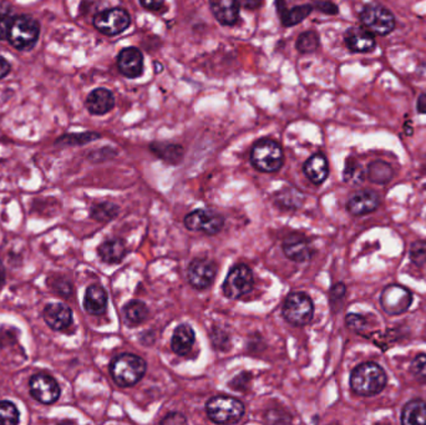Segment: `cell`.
Wrapping results in <instances>:
<instances>
[{
	"mask_svg": "<svg viewBox=\"0 0 426 425\" xmlns=\"http://www.w3.org/2000/svg\"><path fill=\"white\" fill-rule=\"evenodd\" d=\"M19 423V412L12 401H0V424L14 425Z\"/></svg>",
	"mask_w": 426,
	"mask_h": 425,
	"instance_id": "obj_32",
	"label": "cell"
},
{
	"mask_svg": "<svg viewBox=\"0 0 426 425\" xmlns=\"http://www.w3.org/2000/svg\"><path fill=\"white\" fill-rule=\"evenodd\" d=\"M211 10L222 26H235L240 18V4L237 0H210Z\"/></svg>",
	"mask_w": 426,
	"mask_h": 425,
	"instance_id": "obj_17",
	"label": "cell"
},
{
	"mask_svg": "<svg viewBox=\"0 0 426 425\" xmlns=\"http://www.w3.org/2000/svg\"><path fill=\"white\" fill-rule=\"evenodd\" d=\"M84 308L93 316H101L107 308V293L99 284H93L87 288L84 297Z\"/></svg>",
	"mask_w": 426,
	"mask_h": 425,
	"instance_id": "obj_21",
	"label": "cell"
},
{
	"mask_svg": "<svg viewBox=\"0 0 426 425\" xmlns=\"http://www.w3.org/2000/svg\"><path fill=\"white\" fill-rule=\"evenodd\" d=\"M362 24L371 34L388 35L396 28V18L388 9L380 6H368L359 15Z\"/></svg>",
	"mask_w": 426,
	"mask_h": 425,
	"instance_id": "obj_8",
	"label": "cell"
},
{
	"mask_svg": "<svg viewBox=\"0 0 426 425\" xmlns=\"http://www.w3.org/2000/svg\"><path fill=\"white\" fill-rule=\"evenodd\" d=\"M411 373L421 381H426V354H419L414 358L410 367Z\"/></svg>",
	"mask_w": 426,
	"mask_h": 425,
	"instance_id": "obj_34",
	"label": "cell"
},
{
	"mask_svg": "<svg viewBox=\"0 0 426 425\" xmlns=\"http://www.w3.org/2000/svg\"><path fill=\"white\" fill-rule=\"evenodd\" d=\"M151 150L170 163H179L184 156V149L179 145L152 144Z\"/></svg>",
	"mask_w": 426,
	"mask_h": 425,
	"instance_id": "obj_29",
	"label": "cell"
},
{
	"mask_svg": "<svg viewBox=\"0 0 426 425\" xmlns=\"http://www.w3.org/2000/svg\"><path fill=\"white\" fill-rule=\"evenodd\" d=\"M416 109L420 114H426V94L420 95V98L418 99Z\"/></svg>",
	"mask_w": 426,
	"mask_h": 425,
	"instance_id": "obj_45",
	"label": "cell"
},
{
	"mask_svg": "<svg viewBox=\"0 0 426 425\" xmlns=\"http://www.w3.org/2000/svg\"><path fill=\"white\" fill-rule=\"evenodd\" d=\"M380 205L379 195L371 190H363L353 195L346 204L348 211L353 216H363L366 213L374 212Z\"/></svg>",
	"mask_w": 426,
	"mask_h": 425,
	"instance_id": "obj_15",
	"label": "cell"
},
{
	"mask_svg": "<svg viewBox=\"0 0 426 425\" xmlns=\"http://www.w3.org/2000/svg\"><path fill=\"white\" fill-rule=\"evenodd\" d=\"M240 7L248 9V10H256L262 6L263 0H237Z\"/></svg>",
	"mask_w": 426,
	"mask_h": 425,
	"instance_id": "obj_42",
	"label": "cell"
},
{
	"mask_svg": "<svg viewBox=\"0 0 426 425\" xmlns=\"http://www.w3.org/2000/svg\"><path fill=\"white\" fill-rule=\"evenodd\" d=\"M115 107V98L110 90L105 88L95 89L87 99V110L93 115H105Z\"/></svg>",
	"mask_w": 426,
	"mask_h": 425,
	"instance_id": "obj_19",
	"label": "cell"
},
{
	"mask_svg": "<svg viewBox=\"0 0 426 425\" xmlns=\"http://www.w3.org/2000/svg\"><path fill=\"white\" fill-rule=\"evenodd\" d=\"M9 71H10V65L4 57L0 55V79H3L4 76L8 75Z\"/></svg>",
	"mask_w": 426,
	"mask_h": 425,
	"instance_id": "obj_44",
	"label": "cell"
},
{
	"mask_svg": "<svg viewBox=\"0 0 426 425\" xmlns=\"http://www.w3.org/2000/svg\"><path fill=\"white\" fill-rule=\"evenodd\" d=\"M110 373L114 381L120 387H132L141 381L146 373V362L136 354L123 353L112 359Z\"/></svg>",
	"mask_w": 426,
	"mask_h": 425,
	"instance_id": "obj_2",
	"label": "cell"
},
{
	"mask_svg": "<svg viewBox=\"0 0 426 425\" xmlns=\"http://www.w3.org/2000/svg\"><path fill=\"white\" fill-rule=\"evenodd\" d=\"M402 423L405 425L426 424V403L424 400L414 399L404 406Z\"/></svg>",
	"mask_w": 426,
	"mask_h": 425,
	"instance_id": "obj_26",
	"label": "cell"
},
{
	"mask_svg": "<svg viewBox=\"0 0 426 425\" xmlns=\"http://www.w3.org/2000/svg\"><path fill=\"white\" fill-rule=\"evenodd\" d=\"M29 389L34 399L43 404H53L60 397V387L51 375L37 373L33 375L29 381Z\"/></svg>",
	"mask_w": 426,
	"mask_h": 425,
	"instance_id": "obj_12",
	"label": "cell"
},
{
	"mask_svg": "<svg viewBox=\"0 0 426 425\" xmlns=\"http://www.w3.org/2000/svg\"><path fill=\"white\" fill-rule=\"evenodd\" d=\"M314 7L321 12V13L329 14V15H335L339 12L338 7L332 3V1H328V0H319L314 4Z\"/></svg>",
	"mask_w": 426,
	"mask_h": 425,
	"instance_id": "obj_37",
	"label": "cell"
},
{
	"mask_svg": "<svg viewBox=\"0 0 426 425\" xmlns=\"http://www.w3.org/2000/svg\"><path fill=\"white\" fill-rule=\"evenodd\" d=\"M39 30L40 28L37 20L33 19L31 17L21 15L12 20L8 39L14 48L19 51H26L37 43Z\"/></svg>",
	"mask_w": 426,
	"mask_h": 425,
	"instance_id": "obj_7",
	"label": "cell"
},
{
	"mask_svg": "<svg viewBox=\"0 0 426 425\" xmlns=\"http://www.w3.org/2000/svg\"><path fill=\"white\" fill-rule=\"evenodd\" d=\"M318 46H319V35L314 30L303 33L296 39V51L303 54L314 53L318 49Z\"/></svg>",
	"mask_w": 426,
	"mask_h": 425,
	"instance_id": "obj_30",
	"label": "cell"
},
{
	"mask_svg": "<svg viewBox=\"0 0 426 425\" xmlns=\"http://www.w3.org/2000/svg\"><path fill=\"white\" fill-rule=\"evenodd\" d=\"M346 293V287H344V284L343 283H338V284H335L334 286L333 289H332V300H335V298H341Z\"/></svg>",
	"mask_w": 426,
	"mask_h": 425,
	"instance_id": "obj_43",
	"label": "cell"
},
{
	"mask_svg": "<svg viewBox=\"0 0 426 425\" xmlns=\"http://www.w3.org/2000/svg\"><path fill=\"white\" fill-rule=\"evenodd\" d=\"M283 252L294 262H307L312 258V251L308 242L296 235H290L283 241Z\"/></svg>",
	"mask_w": 426,
	"mask_h": 425,
	"instance_id": "obj_20",
	"label": "cell"
},
{
	"mask_svg": "<svg viewBox=\"0 0 426 425\" xmlns=\"http://www.w3.org/2000/svg\"><path fill=\"white\" fill-rule=\"evenodd\" d=\"M140 4L148 10L157 12L165 6V0H140Z\"/></svg>",
	"mask_w": 426,
	"mask_h": 425,
	"instance_id": "obj_41",
	"label": "cell"
},
{
	"mask_svg": "<svg viewBox=\"0 0 426 425\" xmlns=\"http://www.w3.org/2000/svg\"><path fill=\"white\" fill-rule=\"evenodd\" d=\"M346 325L349 328H352V329H355V331H360L365 325V320L362 316H359V314H349L348 317H346Z\"/></svg>",
	"mask_w": 426,
	"mask_h": 425,
	"instance_id": "obj_40",
	"label": "cell"
},
{
	"mask_svg": "<svg viewBox=\"0 0 426 425\" xmlns=\"http://www.w3.org/2000/svg\"><path fill=\"white\" fill-rule=\"evenodd\" d=\"M282 313L290 325L302 327L313 319L314 306L307 294L293 292L284 300Z\"/></svg>",
	"mask_w": 426,
	"mask_h": 425,
	"instance_id": "obj_5",
	"label": "cell"
},
{
	"mask_svg": "<svg viewBox=\"0 0 426 425\" xmlns=\"http://www.w3.org/2000/svg\"><path fill=\"white\" fill-rule=\"evenodd\" d=\"M120 73L129 79H136L143 73V55L141 51L134 46L125 48L118 57Z\"/></svg>",
	"mask_w": 426,
	"mask_h": 425,
	"instance_id": "obj_14",
	"label": "cell"
},
{
	"mask_svg": "<svg viewBox=\"0 0 426 425\" xmlns=\"http://www.w3.org/2000/svg\"><path fill=\"white\" fill-rule=\"evenodd\" d=\"M195 343V331L191 325H179L171 338V348L177 356H186L191 352Z\"/></svg>",
	"mask_w": 426,
	"mask_h": 425,
	"instance_id": "obj_24",
	"label": "cell"
},
{
	"mask_svg": "<svg viewBox=\"0 0 426 425\" xmlns=\"http://www.w3.org/2000/svg\"><path fill=\"white\" fill-rule=\"evenodd\" d=\"M348 49L354 53H371L375 49V39L371 33L362 28H350L346 34Z\"/></svg>",
	"mask_w": 426,
	"mask_h": 425,
	"instance_id": "obj_18",
	"label": "cell"
},
{
	"mask_svg": "<svg viewBox=\"0 0 426 425\" xmlns=\"http://www.w3.org/2000/svg\"><path fill=\"white\" fill-rule=\"evenodd\" d=\"M387 386V374L377 363H363L354 369L350 375L353 392L362 397L379 394Z\"/></svg>",
	"mask_w": 426,
	"mask_h": 425,
	"instance_id": "obj_1",
	"label": "cell"
},
{
	"mask_svg": "<svg viewBox=\"0 0 426 425\" xmlns=\"http://www.w3.org/2000/svg\"><path fill=\"white\" fill-rule=\"evenodd\" d=\"M251 163L260 172H277L283 166V150L277 141L262 138L252 147Z\"/></svg>",
	"mask_w": 426,
	"mask_h": 425,
	"instance_id": "obj_3",
	"label": "cell"
},
{
	"mask_svg": "<svg viewBox=\"0 0 426 425\" xmlns=\"http://www.w3.org/2000/svg\"><path fill=\"white\" fill-rule=\"evenodd\" d=\"M344 179H346V182H360V180H362V170L359 168V165L346 163Z\"/></svg>",
	"mask_w": 426,
	"mask_h": 425,
	"instance_id": "obj_35",
	"label": "cell"
},
{
	"mask_svg": "<svg viewBox=\"0 0 426 425\" xmlns=\"http://www.w3.org/2000/svg\"><path fill=\"white\" fill-rule=\"evenodd\" d=\"M125 320L131 327L143 323L148 317V308L141 300H131L124 307Z\"/></svg>",
	"mask_w": 426,
	"mask_h": 425,
	"instance_id": "obj_27",
	"label": "cell"
},
{
	"mask_svg": "<svg viewBox=\"0 0 426 425\" xmlns=\"http://www.w3.org/2000/svg\"><path fill=\"white\" fill-rule=\"evenodd\" d=\"M393 176H394V170L391 169L389 163L379 160V161H373L368 166V179L374 183L385 185L393 179Z\"/></svg>",
	"mask_w": 426,
	"mask_h": 425,
	"instance_id": "obj_28",
	"label": "cell"
},
{
	"mask_svg": "<svg viewBox=\"0 0 426 425\" xmlns=\"http://www.w3.org/2000/svg\"><path fill=\"white\" fill-rule=\"evenodd\" d=\"M131 26L130 14L123 8H112L98 14L94 18V26L100 33L114 37L124 33Z\"/></svg>",
	"mask_w": 426,
	"mask_h": 425,
	"instance_id": "obj_10",
	"label": "cell"
},
{
	"mask_svg": "<svg viewBox=\"0 0 426 425\" xmlns=\"http://www.w3.org/2000/svg\"><path fill=\"white\" fill-rule=\"evenodd\" d=\"M12 20L9 15L0 14V39H8L12 28Z\"/></svg>",
	"mask_w": 426,
	"mask_h": 425,
	"instance_id": "obj_38",
	"label": "cell"
},
{
	"mask_svg": "<svg viewBox=\"0 0 426 425\" xmlns=\"http://www.w3.org/2000/svg\"><path fill=\"white\" fill-rule=\"evenodd\" d=\"M413 302V296L407 288L399 284H391L383 291L380 303L384 311L390 316H398L407 312Z\"/></svg>",
	"mask_w": 426,
	"mask_h": 425,
	"instance_id": "obj_11",
	"label": "cell"
},
{
	"mask_svg": "<svg viewBox=\"0 0 426 425\" xmlns=\"http://www.w3.org/2000/svg\"><path fill=\"white\" fill-rule=\"evenodd\" d=\"M161 424H186L187 423V419H186L184 414L181 413H170L167 414L165 418L162 419L160 422Z\"/></svg>",
	"mask_w": 426,
	"mask_h": 425,
	"instance_id": "obj_39",
	"label": "cell"
},
{
	"mask_svg": "<svg viewBox=\"0 0 426 425\" xmlns=\"http://www.w3.org/2000/svg\"><path fill=\"white\" fill-rule=\"evenodd\" d=\"M303 171L308 177L309 181L313 182L314 185H321L327 180L329 175L327 159L321 154H315L305 161Z\"/></svg>",
	"mask_w": 426,
	"mask_h": 425,
	"instance_id": "obj_22",
	"label": "cell"
},
{
	"mask_svg": "<svg viewBox=\"0 0 426 425\" xmlns=\"http://www.w3.org/2000/svg\"><path fill=\"white\" fill-rule=\"evenodd\" d=\"M254 273L246 264H237L223 282V294L229 300H240L254 289Z\"/></svg>",
	"mask_w": 426,
	"mask_h": 425,
	"instance_id": "obj_6",
	"label": "cell"
},
{
	"mask_svg": "<svg viewBox=\"0 0 426 425\" xmlns=\"http://www.w3.org/2000/svg\"><path fill=\"white\" fill-rule=\"evenodd\" d=\"M283 1L284 0H277L276 6L278 10L279 18L284 26H296L305 18H308L310 13L313 12V6H309V4L287 9Z\"/></svg>",
	"mask_w": 426,
	"mask_h": 425,
	"instance_id": "obj_23",
	"label": "cell"
},
{
	"mask_svg": "<svg viewBox=\"0 0 426 425\" xmlns=\"http://www.w3.org/2000/svg\"><path fill=\"white\" fill-rule=\"evenodd\" d=\"M186 228L193 232H201L204 235H217L222 231L224 219L221 213L213 210L199 208L188 213L184 219Z\"/></svg>",
	"mask_w": 426,
	"mask_h": 425,
	"instance_id": "obj_9",
	"label": "cell"
},
{
	"mask_svg": "<svg viewBox=\"0 0 426 425\" xmlns=\"http://www.w3.org/2000/svg\"><path fill=\"white\" fill-rule=\"evenodd\" d=\"M44 320L54 331H64L73 323V312L62 303H50L43 312Z\"/></svg>",
	"mask_w": 426,
	"mask_h": 425,
	"instance_id": "obj_16",
	"label": "cell"
},
{
	"mask_svg": "<svg viewBox=\"0 0 426 425\" xmlns=\"http://www.w3.org/2000/svg\"><path fill=\"white\" fill-rule=\"evenodd\" d=\"M216 264L206 258H195L187 269V280L196 289H207L216 278Z\"/></svg>",
	"mask_w": 426,
	"mask_h": 425,
	"instance_id": "obj_13",
	"label": "cell"
},
{
	"mask_svg": "<svg viewBox=\"0 0 426 425\" xmlns=\"http://www.w3.org/2000/svg\"><path fill=\"white\" fill-rule=\"evenodd\" d=\"M98 252L104 262L115 264L121 262L126 256V244L121 238H110L100 244Z\"/></svg>",
	"mask_w": 426,
	"mask_h": 425,
	"instance_id": "obj_25",
	"label": "cell"
},
{
	"mask_svg": "<svg viewBox=\"0 0 426 425\" xmlns=\"http://www.w3.org/2000/svg\"><path fill=\"white\" fill-rule=\"evenodd\" d=\"M208 418L217 424L238 423L245 415V406L241 400L229 395H217L206 404Z\"/></svg>",
	"mask_w": 426,
	"mask_h": 425,
	"instance_id": "obj_4",
	"label": "cell"
},
{
	"mask_svg": "<svg viewBox=\"0 0 426 425\" xmlns=\"http://www.w3.org/2000/svg\"><path fill=\"white\" fill-rule=\"evenodd\" d=\"M118 207L110 202H103L91 208V217L99 222H107L118 216Z\"/></svg>",
	"mask_w": 426,
	"mask_h": 425,
	"instance_id": "obj_31",
	"label": "cell"
},
{
	"mask_svg": "<svg viewBox=\"0 0 426 425\" xmlns=\"http://www.w3.org/2000/svg\"><path fill=\"white\" fill-rule=\"evenodd\" d=\"M100 138V135H98V134L87 132V134L66 136V138H64L62 140H68V141H66L68 144H85V143H90L91 140H95V138Z\"/></svg>",
	"mask_w": 426,
	"mask_h": 425,
	"instance_id": "obj_36",
	"label": "cell"
},
{
	"mask_svg": "<svg viewBox=\"0 0 426 425\" xmlns=\"http://www.w3.org/2000/svg\"><path fill=\"white\" fill-rule=\"evenodd\" d=\"M410 258L416 266H423L426 263V241H416L411 244Z\"/></svg>",
	"mask_w": 426,
	"mask_h": 425,
	"instance_id": "obj_33",
	"label": "cell"
},
{
	"mask_svg": "<svg viewBox=\"0 0 426 425\" xmlns=\"http://www.w3.org/2000/svg\"><path fill=\"white\" fill-rule=\"evenodd\" d=\"M4 282H6V269H4L3 263L0 262V289L3 287Z\"/></svg>",
	"mask_w": 426,
	"mask_h": 425,
	"instance_id": "obj_46",
	"label": "cell"
}]
</instances>
